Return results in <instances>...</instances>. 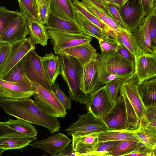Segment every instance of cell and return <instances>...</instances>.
I'll return each instance as SVG.
<instances>
[{"label": "cell", "instance_id": "23", "mask_svg": "<svg viewBox=\"0 0 156 156\" xmlns=\"http://www.w3.org/2000/svg\"><path fill=\"white\" fill-rule=\"evenodd\" d=\"M47 29L65 32L78 33L84 32L76 21L66 20L49 13L46 24Z\"/></svg>", "mask_w": 156, "mask_h": 156}, {"label": "cell", "instance_id": "39", "mask_svg": "<svg viewBox=\"0 0 156 156\" xmlns=\"http://www.w3.org/2000/svg\"><path fill=\"white\" fill-rule=\"evenodd\" d=\"M123 82L122 80L117 79L105 84L107 93L113 105L118 98L119 91Z\"/></svg>", "mask_w": 156, "mask_h": 156}, {"label": "cell", "instance_id": "34", "mask_svg": "<svg viewBox=\"0 0 156 156\" xmlns=\"http://www.w3.org/2000/svg\"><path fill=\"white\" fill-rule=\"evenodd\" d=\"M75 9L80 12L86 18L107 33L112 30L89 12L81 2L78 0H71Z\"/></svg>", "mask_w": 156, "mask_h": 156}, {"label": "cell", "instance_id": "21", "mask_svg": "<svg viewBox=\"0 0 156 156\" xmlns=\"http://www.w3.org/2000/svg\"><path fill=\"white\" fill-rule=\"evenodd\" d=\"M76 21L83 32L98 40L103 39L111 42L116 41L110 37L107 33L94 24L78 11L75 9Z\"/></svg>", "mask_w": 156, "mask_h": 156}, {"label": "cell", "instance_id": "32", "mask_svg": "<svg viewBox=\"0 0 156 156\" xmlns=\"http://www.w3.org/2000/svg\"><path fill=\"white\" fill-rule=\"evenodd\" d=\"M81 2L89 12L112 29L116 30L125 28L108 15L103 10L97 6L90 0H82Z\"/></svg>", "mask_w": 156, "mask_h": 156}, {"label": "cell", "instance_id": "14", "mask_svg": "<svg viewBox=\"0 0 156 156\" xmlns=\"http://www.w3.org/2000/svg\"><path fill=\"white\" fill-rule=\"evenodd\" d=\"M138 84L136 76L134 73L122 82L120 89L128 98L140 121L144 118L147 109L139 93Z\"/></svg>", "mask_w": 156, "mask_h": 156}, {"label": "cell", "instance_id": "11", "mask_svg": "<svg viewBox=\"0 0 156 156\" xmlns=\"http://www.w3.org/2000/svg\"><path fill=\"white\" fill-rule=\"evenodd\" d=\"M134 73L138 84L156 78V54H150L140 48L135 57Z\"/></svg>", "mask_w": 156, "mask_h": 156}, {"label": "cell", "instance_id": "49", "mask_svg": "<svg viewBox=\"0 0 156 156\" xmlns=\"http://www.w3.org/2000/svg\"><path fill=\"white\" fill-rule=\"evenodd\" d=\"M118 43V45L116 51L117 52L125 59L135 62V56L124 46Z\"/></svg>", "mask_w": 156, "mask_h": 156}, {"label": "cell", "instance_id": "33", "mask_svg": "<svg viewBox=\"0 0 156 156\" xmlns=\"http://www.w3.org/2000/svg\"><path fill=\"white\" fill-rule=\"evenodd\" d=\"M20 12L24 16L27 22L36 21L41 23L39 16L37 0H18Z\"/></svg>", "mask_w": 156, "mask_h": 156}, {"label": "cell", "instance_id": "50", "mask_svg": "<svg viewBox=\"0 0 156 156\" xmlns=\"http://www.w3.org/2000/svg\"><path fill=\"white\" fill-rule=\"evenodd\" d=\"M145 16H148L152 12L153 8L154 0H141Z\"/></svg>", "mask_w": 156, "mask_h": 156}, {"label": "cell", "instance_id": "20", "mask_svg": "<svg viewBox=\"0 0 156 156\" xmlns=\"http://www.w3.org/2000/svg\"><path fill=\"white\" fill-rule=\"evenodd\" d=\"M151 13L142 20L140 25L133 34L140 48L150 54H156L152 46L149 32V24Z\"/></svg>", "mask_w": 156, "mask_h": 156}, {"label": "cell", "instance_id": "8", "mask_svg": "<svg viewBox=\"0 0 156 156\" xmlns=\"http://www.w3.org/2000/svg\"><path fill=\"white\" fill-rule=\"evenodd\" d=\"M36 92L33 83L26 76L16 82L0 79V98L21 99L30 98Z\"/></svg>", "mask_w": 156, "mask_h": 156}, {"label": "cell", "instance_id": "28", "mask_svg": "<svg viewBox=\"0 0 156 156\" xmlns=\"http://www.w3.org/2000/svg\"><path fill=\"white\" fill-rule=\"evenodd\" d=\"M135 130L127 129L108 130L98 133L99 142L109 141L128 140L140 142L135 133Z\"/></svg>", "mask_w": 156, "mask_h": 156}, {"label": "cell", "instance_id": "9", "mask_svg": "<svg viewBox=\"0 0 156 156\" xmlns=\"http://www.w3.org/2000/svg\"><path fill=\"white\" fill-rule=\"evenodd\" d=\"M118 8L125 28L133 33L145 17L141 0H128Z\"/></svg>", "mask_w": 156, "mask_h": 156}, {"label": "cell", "instance_id": "31", "mask_svg": "<svg viewBox=\"0 0 156 156\" xmlns=\"http://www.w3.org/2000/svg\"><path fill=\"white\" fill-rule=\"evenodd\" d=\"M144 119L140 121L139 128L156 140V103L146 107Z\"/></svg>", "mask_w": 156, "mask_h": 156}, {"label": "cell", "instance_id": "24", "mask_svg": "<svg viewBox=\"0 0 156 156\" xmlns=\"http://www.w3.org/2000/svg\"><path fill=\"white\" fill-rule=\"evenodd\" d=\"M50 13L60 17L76 21L75 8L71 0H51Z\"/></svg>", "mask_w": 156, "mask_h": 156}, {"label": "cell", "instance_id": "3", "mask_svg": "<svg viewBox=\"0 0 156 156\" xmlns=\"http://www.w3.org/2000/svg\"><path fill=\"white\" fill-rule=\"evenodd\" d=\"M59 61V75L66 83L69 97L76 102L87 105L90 94L80 90V79L83 66L76 58L62 54H58Z\"/></svg>", "mask_w": 156, "mask_h": 156}, {"label": "cell", "instance_id": "13", "mask_svg": "<svg viewBox=\"0 0 156 156\" xmlns=\"http://www.w3.org/2000/svg\"><path fill=\"white\" fill-rule=\"evenodd\" d=\"M113 105L105 85L90 94L86 106L88 111L101 118L110 111Z\"/></svg>", "mask_w": 156, "mask_h": 156}, {"label": "cell", "instance_id": "44", "mask_svg": "<svg viewBox=\"0 0 156 156\" xmlns=\"http://www.w3.org/2000/svg\"><path fill=\"white\" fill-rule=\"evenodd\" d=\"M98 41L101 53H109L116 51L118 45L117 42H111L103 39Z\"/></svg>", "mask_w": 156, "mask_h": 156}, {"label": "cell", "instance_id": "10", "mask_svg": "<svg viewBox=\"0 0 156 156\" xmlns=\"http://www.w3.org/2000/svg\"><path fill=\"white\" fill-rule=\"evenodd\" d=\"M119 92V95L112 108L101 118L109 130L128 129L126 103L120 90Z\"/></svg>", "mask_w": 156, "mask_h": 156}, {"label": "cell", "instance_id": "46", "mask_svg": "<svg viewBox=\"0 0 156 156\" xmlns=\"http://www.w3.org/2000/svg\"><path fill=\"white\" fill-rule=\"evenodd\" d=\"M106 4L114 20L122 27L125 28L119 11L118 6L115 4L106 1Z\"/></svg>", "mask_w": 156, "mask_h": 156}, {"label": "cell", "instance_id": "36", "mask_svg": "<svg viewBox=\"0 0 156 156\" xmlns=\"http://www.w3.org/2000/svg\"><path fill=\"white\" fill-rule=\"evenodd\" d=\"M25 76L23 71L22 59L0 78V79L11 82H16L22 80Z\"/></svg>", "mask_w": 156, "mask_h": 156}, {"label": "cell", "instance_id": "7", "mask_svg": "<svg viewBox=\"0 0 156 156\" xmlns=\"http://www.w3.org/2000/svg\"><path fill=\"white\" fill-rule=\"evenodd\" d=\"M78 119L64 131L68 135L84 136L108 130L101 118L88 111L86 114L78 115Z\"/></svg>", "mask_w": 156, "mask_h": 156}, {"label": "cell", "instance_id": "18", "mask_svg": "<svg viewBox=\"0 0 156 156\" xmlns=\"http://www.w3.org/2000/svg\"><path fill=\"white\" fill-rule=\"evenodd\" d=\"M60 54L76 58L83 66L87 64L91 60L97 59L100 55L90 43L67 48L62 50Z\"/></svg>", "mask_w": 156, "mask_h": 156}, {"label": "cell", "instance_id": "48", "mask_svg": "<svg viewBox=\"0 0 156 156\" xmlns=\"http://www.w3.org/2000/svg\"><path fill=\"white\" fill-rule=\"evenodd\" d=\"M120 142V141L114 140L99 142L97 151L109 152L113 149Z\"/></svg>", "mask_w": 156, "mask_h": 156}, {"label": "cell", "instance_id": "12", "mask_svg": "<svg viewBox=\"0 0 156 156\" xmlns=\"http://www.w3.org/2000/svg\"><path fill=\"white\" fill-rule=\"evenodd\" d=\"M37 140V136H29L13 131L0 130V156L7 150H21L29 145L32 142Z\"/></svg>", "mask_w": 156, "mask_h": 156}, {"label": "cell", "instance_id": "47", "mask_svg": "<svg viewBox=\"0 0 156 156\" xmlns=\"http://www.w3.org/2000/svg\"><path fill=\"white\" fill-rule=\"evenodd\" d=\"M149 24V32L152 44L156 50V16L152 12Z\"/></svg>", "mask_w": 156, "mask_h": 156}, {"label": "cell", "instance_id": "29", "mask_svg": "<svg viewBox=\"0 0 156 156\" xmlns=\"http://www.w3.org/2000/svg\"><path fill=\"white\" fill-rule=\"evenodd\" d=\"M27 23L29 37L32 43L43 46L47 45L49 37L46 26L36 21H30Z\"/></svg>", "mask_w": 156, "mask_h": 156}, {"label": "cell", "instance_id": "52", "mask_svg": "<svg viewBox=\"0 0 156 156\" xmlns=\"http://www.w3.org/2000/svg\"><path fill=\"white\" fill-rule=\"evenodd\" d=\"M56 156H78V154L74 152L72 144H69L62 151L57 154Z\"/></svg>", "mask_w": 156, "mask_h": 156}, {"label": "cell", "instance_id": "30", "mask_svg": "<svg viewBox=\"0 0 156 156\" xmlns=\"http://www.w3.org/2000/svg\"><path fill=\"white\" fill-rule=\"evenodd\" d=\"M137 89L146 107L156 103V78L138 84Z\"/></svg>", "mask_w": 156, "mask_h": 156}, {"label": "cell", "instance_id": "56", "mask_svg": "<svg viewBox=\"0 0 156 156\" xmlns=\"http://www.w3.org/2000/svg\"><path fill=\"white\" fill-rule=\"evenodd\" d=\"M45 1L46 2L47 6H48V8L49 9V5H50L51 0H45Z\"/></svg>", "mask_w": 156, "mask_h": 156}, {"label": "cell", "instance_id": "1", "mask_svg": "<svg viewBox=\"0 0 156 156\" xmlns=\"http://www.w3.org/2000/svg\"><path fill=\"white\" fill-rule=\"evenodd\" d=\"M0 105L8 115L45 127L51 133L60 130V123L57 118L47 113L30 98L18 100L0 98Z\"/></svg>", "mask_w": 156, "mask_h": 156}, {"label": "cell", "instance_id": "40", "mask_svg": "<svg viewBox=\"0 0 156 156\" xmlns=\"http://www.w3.org/2000/svg\"><path fill=\"white\" fill-rule=\"evenodd\" d=\"M135 133L140 142L147 148L154 150L156 147V140L146 134L140 128L135 130Z\"/></svg>", "mask_w": 156, "mask_h": 156}, {"label": "cell", "instance_id": "54", "mask_svg": "<svg viewBox=\"0 0 156 156\" xmlns=\"http://www.w3.org/2000/svg\"><path fill=\"white\" fill-rule=\"evenodd\" d=\"M105 1L113 3L119 7L123 5L128 0H105Z\"/></svg>", "mask_w": 156, "mask_h": 156}, {"label": "cell", "instance_id": "45", "mask_svg": "<svg viewBox=\"0 0 156 156\" xmlns=\"http://www.w3.org/2000/svg\"><path fill=\"white\" fill-rule=\"evenodd\" d=\"M38 11L40 22L42 24L45 25L47 22L50 13L45 0H44L38 5Z\"/></svg>", "mask_w": 156, "mask_h": 156}, {"label": "cell", "instance_id": "58", "mask_svg": "<svg viewBox=\"0 0 156 156\" xmlns=\"http://www.w3.org/2000/svg\"><path fill=\"white\" fill-rule=\"evenodd\" d=\"M153 152H154V156H156V147L155 148V149L153 150Z\"/></svg>", "mask_w": 156, "mask_h": 156}, {"label": "cell", "instance_id": "35", "mask_svg": "<svg viewBox=\"0 0 156 156\" xmlns=\"http://www.w3.org/2000/svg\"><path fill=\"white\" fill-rule=\"evenodd\" d=\"M120 90L124 98L126 105L127 116V129L136 130L139 127L140 120L127 96L120 89Z\"/></svg>", "mask_w": 156, "mask_h": 156}, {"label": "cell", "instance_id": "4", "mask_svg": "<svg viewBox=\"0 0 156 156\" xmlns=\"http://www.w3.org/2000/svg\"><path fill=\"white\" fill-rule=\"evenodd\" d=\"M48 32L50 42L57 55L65 49L90 43L92 40V37L84 32L73 33L48 29Z\"/></svg>", "mask_w": 156, "mask_h": 156}, {"label": "cell", "instance_id": "16", "mask_svg": "<svg viewBox=\"0 0 156 156\" xmlns=\"http://www.w3.org/2000/svg\"><path fill=\"white\" fill-rule=\"evenodd\" d=\"M12 44L9 56L3 67L0 69V78L17 64L30 51L35 49L30 37L25 38Z\"/></svg>", "mask_w": 156, "mask_h": 156}, {"label": "cell", "instance_id": "25", "mask_svg": "<svg viewBox=\"0 0 156 156\" xmlns=\"http://www.w3.org/2000/svg\"><path fill=\"white\" fill-rule=\"evenodd\" d=\"M0 130H9L23 134L37 136L38 132L35 126L31 123L22 119H9L6 122H0Z\"/></svg>", "mask_w": 156, "mask_h": 156}, {"label": "cell", "instance_id": "57", "mask_svg": "<svg viewBox=\"0 0 156 156\" xmlns=\"http://www.w3.org/2000/svg\"><path fill=\"white\" fill-rule=\"evenodd\" d=\"M38 4V5L41 3V2L44 0H37Z\"/></svg>", "mask_w": 156, "mask_h": 156}, {"label": "cell", "instance_id": "55", "mask_svg": "<svg viewBox=\"0 0 156 156\" xmlns=\"http://www.w3.org/2000/svg\"><path fill=\"white\" fill-rule=\"evenodd\" d=\"M152 12L156 16V5L154 7Z\"/></svg>", "mask_w": 156, "mask_h": 156}, {"label": "cell", "instance_id": "6", "mask_svg": "<svg viewBox=\"0 0 156 156\" xmlns=\"http://www.w3.org/2000/svg\"><path fill=\"white\" fill-rule=\"evenodd\" d=\"M36 92L33 95L37 105L48 115L55 117L64 118L66 110L59 101L52 90H49L35 82Z\"/></svg>", "mask_w": 156, "mask_h": 156}, {"label": "cell", "instance_id": "42", "mask_svg": "<svg viewBox=\"0 0 156 156\" xmlns=\"http://www.w3.org/2000/svg\"><path fill=\"white\" fill-rule=\"evenodd\" d=\"M12 44L0 41V69L3 67L10 54Z\"/></svg>", "mask_w": 156, "mask_h": 156}, {"label": "cell", "instance_id": "26", "mask_svg": "<svg viewBox=\"0 0 156 156\" xmlns=\"http://www.w3.org/2000/svg\"><path fill=\"white\" fill-rule=\"evenodd\" d=\"M47 77L53 86L59 75V61L58 55H55L51 51L43 56H40Z\"/></svg>", "mask_w": 156, "mask_h": 156}, {"label": "cell", "instance_id": "5", "mask_svg": "<svg viewBox=\"0 0 156 156\" xmlns=\"http://www.w3.org/2000/svg\"><path fill=\"white\" fill-rule=\"evenodd\" d=\"M25 75L32 82L52 90L53 86L49 81L42 63L35 49L30 51L23 58Z\"/></svg>", "mask_w": 156, "mask_h": 156}, {"label": "cell", "instance_id": "37", "mask_svg": "<svg viewBox=\"0 0 156 156\" xmlns=\"http://www.w3.org/2000/svg\"><path fill=\"white\" fill-rule=\"evenodd\" d=\"M138 143L128 140L120 141V143L109 152V156H126L135 149Z\"/></svg>", "mask_w": 156, "mask_h": 156}, {"label": "cell", "instance_id": "2", "mask_svg": "<svg viewBox=\"0 0 156 156\" xmlns=\"http://www.w3.org/2000/svg\"><path fill=\"white\" fill-rule=\"evenodd\" d=\"M97 61V71L91 94L103 86L109 75H116L124 82L134 73L135 62L124 58L116 51L101 53Z\"/></svg>", "mask_w": 156, "mask_h": 156}, {"label": "cell", "instance_id": "22", "mask_svg": "<svg viewBox=\"0 0 156 156\" xmlns=\"http://www.w3.org/2000/svg\"><path fill=\"white\" fill-rule=\"evenodd\" d=\"M108 35L127 48L135 57L140 49L133 33L123 28L118 30H111L107 33Z\"/></svg>", "mask_w": 156, "mask_h": 156}, {"label": "cell", "instance_id": "38", "mask_svg": "<svg viewBox=\"0 0 156 156\" xmlns=\"http://www.w3.org/2000/svg\"><path fill=\"white\" fill-rule=\"evenodd\" d=\"M18 10L12 11L4 6L0 7V34L7 26L16 18L21 14Z\"/></svg>", "mask_w": 156, "mask_h": 156}, {"label": "cell", "instance_id": "41", "mask_svg": "<svg viewBox=\"0 0 156 156\" xmlns=\"http://www.w3.org/2000/svg\"><path fill=\"white\" fill-rule=\"evenodd\" d=\"M52 91L65 108L66 110H70L71 107V98L67 96L61 90L58 82L53 86Z\"/></svg>", "mask_w": 156, "mask_h": 156}, {"label": "cell", "instance_id": "19", "mask_svg": "<svg viewBox=\"0 0 156 156\" xmlns=\"http://www.w3.org/2000/svg\"><path fill=\"white\" fill-rule=\"evenodd\" d=\"M98 133L82 136H71L73 148L78 154V156H83L87 153L96 151L99 142Z\"/></svg>", "mask_w": 156, "mask_h": 156}, {"label": "cell", "instance_id": "27", "mask_svg": "<svg viewBox=\"0 0 156 156\" xmlns=\"http://www.w3.org/2000/svg\"><path fill=\"white\" fill-rule=\"evenodd\" d=\"M97 59L90 61L83 66L80 79V90L86 94H91L97 71Z\"/></svg>", "mask_w": 156, "mask_h": 156}, {"label": "cell", "instance_id": "15", "mask_svg": "<svg viewBox=\"0 0 156 156\" xmlns=\"http://www.w3.org/2000/svg\"><path fill=\"white\" fill-rule=\"evenodd\" d=\"M29 34L27 21L23 15L21 14L0 34V41L12 44L26 37Z\"/></svg>", "mask_w": 156, "mask_h": 156}, {"label": "cell", "instance_id": "43", "mask_svg": "<svg viewBox=\"0 0 156 156\" xmlns=\"http://www.w3.org/2000/svg\"><path fill=\"white\" fill-rule=\"evenodd\" d=\"M126 156H154L153 150L146 147L141 142H139L135 149Z\"/></svg>", "mask_w": 156, "mask_h": 156}, {"label": "cell", "instance_id": "17", "mask_svg": "<svg viewBox=\"0 0 156 156\" xmlns=\"http://www.w3.org/2000/svg\"><path fill=\"white\" fill-rule=\"evenodd\" d=\"M72 141L67 136L58 133L41 141L30 144L33 147L40 148L51 156H55L62 151Z\"/></svg>", "mask_w": 156, "mask_h": 156}, {"label": "cell", "instance_id": "51", "mask_svg": "<svg viewBox=\"0 0 156 156\" xmlns=\"http://www.w3.org/2000/svg\"><path fill=\"white\" fill-rule=\"evenodd\" d=\"M93 4L103 10L110 17L114 19L105 0H90Z\"/></svg>", "mask_w": 156, "mask_h": 156}, {"label": "cell", "instance_id": "53", "mask_svg": "<svg viewBox=\"0 0 156 156\" xmlns=\"http://www.w3.org/2000/svg\"><path fill=\"white\" fill-rule=\"evenodd\" d=\"M108 152H101L95 151L85 154L83 156H109Z\"/></svg>", "mask_w": 156, "mask_h": 156}]
</instances>
